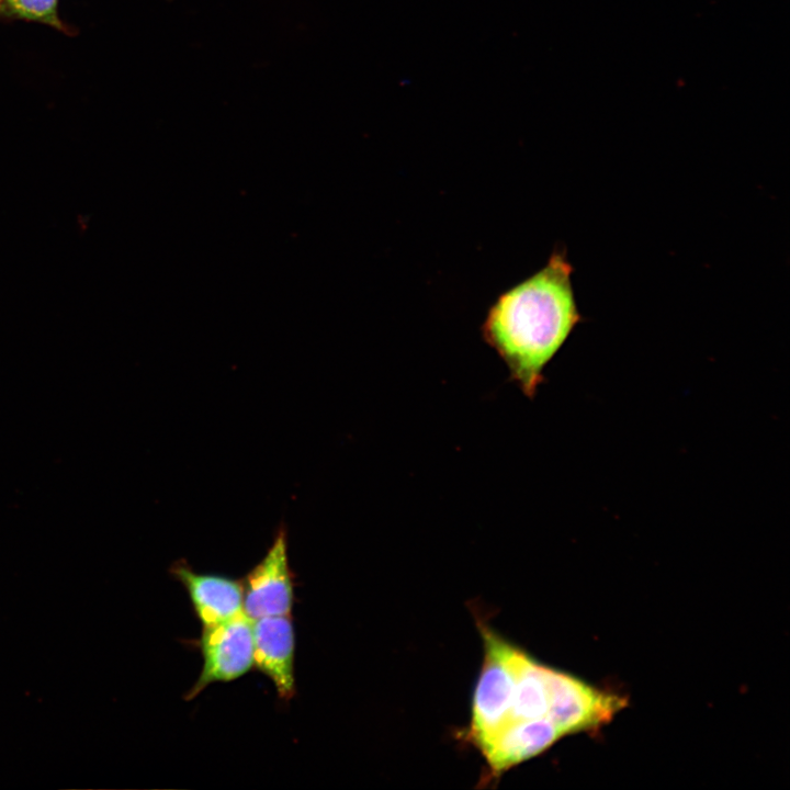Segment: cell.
Listing matches in <instances>:
<instances>
[{"label":"cell","instance_id":"cell-1","mask_svg":"<svg viewBox=\"0 0 790 790\" xmlns=\"http://www.w3.org/2000/svg\"><path fill=\"white\" fill-rule=\"evenodd\" d=\"M572 273L565 252L554 251L542 269L496 298L482 325L484 341L530 398L546 364L580 320Z\"/></svg>","mask_w":790,"mask_h":790},{"label":"cell","instance_id":"cell-3","mask_svg":"<svg viewBox=\"0 0 790 790\" xmlns=\"http://www.w3.org/2000/svg\"><path fill=\"white\" fill-rule=\"evenodd\" d=\"M200 646L202 672L185 693V700L195 698L213 682L234 680L253 666L252 620L241 612L228 620L202 625Z\"/></svg>","mask_w":790,"mask_h":790},{"label":"cell","instance_id":"cell-6","mask_svg":"<svg viewBox=\"0 0 790 790\" xmlns=\"http://www.w3.org/2000/svg\"><path fill=\"white\" fill-rule=\"evenodd\" d=\"M253 665L274 685L278 696L290 700L295 693L294 629L290 616L252 620Z\"/></svg>","mask_w":790,"mask_h":790},{"label":"cell","instance_id":"cell-9","mask_svg":"<svg viewBox=\"0 0 790 790\" xmlns=\"http://www.w3.org/2000/svg\"><path fill=\"white\" fill-rule=\"evenodd\" d=\"M0 13L63 27L57 0H0Z\"/></svg>","mask_w":790,"mask_h":790},{"label":"cell","instance_id":"cell-4","mask_svg":"<svg viewBox=\"0 0 790 790\" xmlns=\"http://www.w3.org/2000/svg\"><path fill=\"white\" fill-rule=\"evenodd\" d=\"M546 680L550 691V719L563 736L607 723L627 703L620 696L600 691L549 666Z\"/></svg>","mask_w":790,"mask_h":790},{"label":"cell","instance_id":"cell-7","mask_svg":"<svg viewBox=\"0 0 790 790\" xmlns=\"http://www.w3.org/2000/svg\"><path fill=\"white\" fill-rule=\"evenodd\" d=\"M561 737L562 732L549 719L521 721L507 725L477 749L490 777H499L514 766L542 754Z\"/></svg>","mask_w":790,"mask_h":790},{"label":"cell","instance_id":"cell-5","mask_svg":"<svg viewBox=\"0 0 790 790\" xmlns=\"http://www.w3.org/2000/svg\"><path fill=\"white\" fill-rule=\"evenodd\" d=\"M241 584L242 610L250 620L291 614L294 599L293 578L283 529L276 534L264 557L247 574Z\"/></svg>","mask_w":790,"mask_h":790},{"label":"cell","instance_id":"cell-8","mask_svg":"<svg viewBox=\"0 0 790 790\" xmlns=\"http://www.w3.org/2000/svg\"><path fill=\"white\" fill-rule=\"evenodd\" d=\"M170 571L187 589L202 625L218 623L244 612L241 582L195 573L184 562L174 563Z\"/></svg>","mask_w":790,"mask_h":790},{"label":"cell","instance_id":"cell-2","mask_svg":"<svg viewBox=\"0 0 790 790\" xmlns=\"http://www.w3.org/2000/svg\"><path fill=\"white\" fill-rule=\"evenodd\" d=\"M479 623L484 658L472 698L471 720L464 737L475 747L503 725L515 682L514 655L517 645L484 622Z\"/></svg>","mask_w":790,"mask_h":790}]
</instances>
